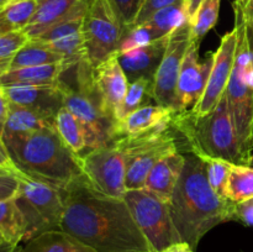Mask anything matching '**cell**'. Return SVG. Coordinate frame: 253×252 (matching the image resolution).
I'll use <instances>...</instances> for the list:
<instances>
[{
    "mask_svg": "<svg viewBox=\"0 0 253 252\" xmlns=\"http://www.w3.org/2000/svg\"><path fill=\"white\" fill-rule=\"evenodd\" d=\"M184 165L185 155L180 153L179 150L168 153L152 168L143 188L169 203Z\"/></svg>",
    "mask_w": 253,
    "mask_h": 252,
    "instance_id": "21",
    "label": "cell"
},
{
    "mask_svg": "<svg viewBox=\"0 0 253 252\" xmlns=\"http://www.w3.org/2000/svg\"><path fill=\"white\" fill-rule=\"evenodd\" d=\"M91 81L103 110L118 121L119 110L128 88V79L119 62L118 53L91 69Z\"/></svg>",
    "mask_w": 253,
    "mask_h": 252,
    "instance_id": "15",
    "label": "cell"
},
{
    "mask_svg": "<svg viewBox=\"0 0 253 252\" xmlns=\"http://www.w3.org/2000/svg\"><path fill=\"white\" fill-rule=\"evenodd\" d=\"M68 71L63 62L46 66L25 67L10 69L0 77V86L9 85H48L61 81L64 72Z\"/></svg>",
    "mask_w": 253,
    "mask_h": 252,
    "instance_id": "22",
    "label": "cell"
},
{
    "mask_svg": "<svg viewBox=\"0 0 253 252\" xmlns=\"http://www.w3.org/2000/svg\"><path fill=\"white\" fill-rule=\"evenodd\" d=\"M7 111H9V100H7L2 86H0V133H2L5 120H6Z\"/></svg>",
    "mask_w": 253,
    "mask_h": 252,
    "instance_id": "39",
    "label": "cell"
},
{
    "mask_svg": "<svg viewBox=\"0 0 253 252\" xmlns=\"http://www.w3.org/2000/svg\"><path fill=\"white\" fill-rule=\"evenodd\" d=\"M236 47L237 30L236 27H234V30L226 32L221 37L219 47L214 52V62L208 79L207 88L197 104L190 109L194 115L203 116L210 113L212 109H215L225 94L234 69Z\"/></svg>",
    "mask_w": 253,
    "mask_h": 252,
    "instance_id": "13",
    "label": "cell"
},
{
    "mask_svg": "<svg viewBox=\"0 0 253 252\" xmlns=\"http://www.w3.org/2000/svg\"><path fill=\"white\" fill-rule=\"evenodd\" d=\"M190 22L185 21L168 36L167 48L153 78V100L175 110V93L180 67L192 42Z\"/></svg>",
    "mask_w": 253,
    "mask_h": 252,
    "instance_id": "12",
    "label": "cell"
},
{
    "mask_svg": "<svg viewBox=\"0 0 253 252\" xmlns=\"http://www.w3.org/2000/svg\"><path fill=\"white\" fill-rule=\"evenodd\" d=\"M152 89L153 81H151V79L140 78L133 82H130L125 99H124L120 110H119L118 121L125 118L126 115H128L132 111L142 108V106L150 105V101L153 100Z\"/></svg>",
    "mask_w": 253,
    "mask_h": 252,
    "instance_id": "29",
    "label": "cell"
},
{
    "mask_svg": "<svg viewBox=\"0 0 253 252\" xmlns=\"http://www.w3.org/2000/svg\"><path fill=\"white\" fill-rule=\"evenodd\" d=\"M17 252H95L62 230H51L19 245Z\"/></svg>",
    "mask_w": 253,
    "mask_h": 252,
    "instance_id": "23",
    "label": "cell"
},
{
    "mask_svg": "<svg viewBox=\"0 0 253 252\" xmlns=\"http://www.w3.org/2000/svg\"><path fill=\"white\" fill-rule=\"evenodd\" d=\"M54 127L63 142L79 157L88 152L86 133L81 121L67 108H62L54 118Z\"/></svg>",
    "mask_w": 253,
    "mask_h": 252,
    "instance_id": "25",
    "label": "cell"
},
{
    "mask_svg": "<svg viewBox=\"0 0 253 252\" xmlns=\"http://www.w3.org/2000/svg\"><path fill=\"white\" fill-rule=\"evenodd\" d=\"M9 103L24 106L44 118L53 120L64 108L61 81L48 85H9L2 86Z\"/></svg>",
    "mask_w": 253,
    "mask_h": 252,
    "instance_id": "17",
    "label": "cell"
},
{
    "mask_svg": "<svg viewBox=\"0 0 253 252\" xmlns=\"http://www.w3.org/2000/svg\"><path fill=\"white\" fill-rule=\"evenodd\" d=\"M54 126V121L29 110L24 106L9 103V111H7L6 120L2 127L1 136L19 135V133H27L32 131L41 130V128Z\"/></svg>",
    "mask_w": 253,
    "mask_h": 252,
    "instance_id": "24",
    "label": "cell"
},
{
    "mask_svg": "<svg viewBox=\"0 0 253 252\" xmlns=\"http://www.w3.org/2000/svg\"><path fill=\"white\" fill-rule=\"evenodd\" d=\"M205 163V169H207L208 182L210 187L212 188L217 195H220L224 199L226 198V185L229 180L230 170L234 163L227 162L225 160L212 157H200Z\"/></svg>",
    "mask_w": 253,
    "mask_h": 252,
    "instance_id": "32",
    "label": "cell"
},
{
    "mask_svg": "<svg viewBox=\"0 0 253 252\" xmlns=\"http://www.w3.org/2000/svg\"><path fill=\"white\" fill-rule=\"evenodd\" d=\"M114 10L118 14L124 30H127L133 24L140 9L141 0H109Z\"/></svg>",
    "mask_w": 253,
    "mask_h": 252,
    "instance_id": "34",
    "label": "cell"
},
{
    "mask_svg": "<svg viewBox=\"0 0 253 252\" xmlns=\"http://www.w3.org/2000/svg\"><path fill=\"white\" fill-rule=\"evenodd\" d=\"M4 172H6V170H4V169H1V168H0V173H4ZM9 173V172H7Z\"/></svg>",
    "mask_w": 253,
    "mask_h": 252,
    "instance_id": "51",
    "label": "cell"
},
{
    "mask_svg": "<svg viewBox=\"0 0 253 252\" xmlns=\"http://www.w3.org/2000/svg\"><path fill=\"white\" fill-rule=\"evenodd\" d=\"M221 0H203L199 9L190 20V37L193 42L200 43L205 35L216 25Z\"/></svg>",
    "mask_w": 253,
    "mask_h": 252,
    "instance_id": "30",
    "label": "cell"
},
{
    "mask_svg": "<svg viewBox=\"0 0 253 252\" xmlns=\"http://www.w3.org/2000/svg\"><path fill=\"white\" fill-rule=\"evenodd\" d=\"M234 221H239L245 226H253V198L235 203Z\"/></svg>",
    "mask_w": 253,
    "mask_h": 252,
    "instance_id": "37",
    "label": "cell"
},
{
    "mask_svg": "<svg viewBox=\"0 0 253 252\" xmlns=\"http://www.w3.org/2000/svg\"><path fill=\"white\" fill-rule=\"evenodd\" d=\"M177 111L167 106L150 104L132 111L119 120L115 125L116 137H136L169 125Z\"/></svg>",
    "mask_w": 253,
    "mask_h": 252,
    "instance_id": "20",
    "label": "cell"
},
{
    "mask_svg": "<svg viewBox=\"0 0 253 252\" xmlns=\"http://www.w3.org/2000/svg\"><path fill=\"white\" fill-rule=\"evenodd\" d=\"M203 2V0H184V5H185V11H187V16L188 19L190 20L193 19V16L195 15L197 10L199 9L200 4Z\"/></svg>",
    "mask_w": 253,
    "mask_h": 252,
    "instance_id": "41",
    "label": "cell"
},
{
    "mask_svg": "<svg viewBox=\"0 0 253 252\" xmlns=\"http://www.w3.org/2000/svg\"><path fill=\"white\" fill-rule=\"evenodd\" d=\"M10 1H11V0H0V7L5 6V5H6L7 2H10Z\"/></svg>",
    "mask_w": 253,
    "mask_h": 252,
    "instance_id": "48",
    "label": "cell"
},
{
    "mask_svg": "<svg viewBox=\"0 0 253 252\" xmlns=\"http://www.w3.org/2000/svg\"><path fill=\"white\" fill-rule=\"evenodd\" d=\"M180 1H184V0H143L140 9H138L137 15H136L135 21H133V24L131 25L130 27L140 26V25L145 24V22L148 21V20H150L157 11ZM130 27H128V29H130Z\"/></svg>",
    "mask_w": 253,
    "mask_h": 252,
    "instance_id": "35",
    "label": "cell"
},
{
    "mask_svg": "<svg viewBox=\"0 0 253 252\" xmlns=\"http://www.w3.org/2000/svg\"><path fill=\"white\" fill-rule=\"evenodd\" d=\"M242 12H244L245 20H246L247 22H252L253 24V0H249L246 6L242 9Z\"/></svg>",
    "mask_w": 253,
    "mask_h": 252,
    "instance_id": "43",
    "label": "cell"
},
{
    "mask_svg": "<svg viewBox=\"0 0 253 252\" xmlns=\"http://www.w3.org/2000/svg\"><path fill=\"white\" fill-rule=\"evenodd\" d=\"M167 43L168 36L128 51L119 52V62L127 77L128 83L140 78L153 81L167 48Z\"/></svg>",
    "mask_w": 253,
    "mask_h": 252,
    "instance_id": "18",
    "label": "cell"
},
{
    "mask_svg": "<svg viewBox=\"0 0 253 252\" xmlns=\"http://www.w3.org/2000/svg\"><path fill=\"white\" fill-rule=\"evenodd\" d=\"M29 40L22 30L0 35V77L9 71L15 54Z\"/></svg>",
    "mask_w": 253,
    "mask_h": 252,
    "instance_id": "33",
    "label": "cell"
},
{
    "mask_svg": "<svg viewBox=\"0 0 253 252\" xmlns=\"http://www.w3.org/2000/svg\"><path fill=\"white\" fill-rule=\"evenodd\" d=\"M253 150V123H252V141H251V151Z\"/></svg>",
    "mask_w": 253,
    "mask_h": 252,
    "instance_id": "50",
    "label": "cell"
},
{
    "mask_svg": "<svg viewBox=\"0 0 253 252\" xmlns=\"http://www.w3.org/2000/svg\"><path fill=\"white\" fill-rule=\"evenodd\" d=\"M115 145L123 152L125 160L127 190L145 187L148 174L158 161L168 153L179 150L177 132L170 124L136 137L118 138Z\"/></svg>",
    "mask_w": 253,
    "mask_h": 252,
    "instance_id": "7",
    "label": "cell"
},
{
    "mask_svg": "<svg viewBox=\"0 0 253 252\" xmlns=\"http://www.w3.org/2000/svg\"><path fill=\"white\" fill-rule=\"evenodd\" d=\"M123 24L109 0H89L83 20L85 59L96 67L120 51Z\"/></svg>",
    "mask_w": 253,
    "mask_h": 252,
    "instance_id": "10",
    "label": "cell"
},
{
    "mask_svg": "<svg viewBox=\"0 0 253 252\" xmlns=\"http://www.w3.org/2000/svg\"><path fill=\"white\" fill-rule=\"evenodd\" d=\"M142 1H143V0H141V1H140V6H141V4H142Z\"/></svg>",
    "mask_w": 253,
    "mask_h": 252,
    "instance_id": "52",
    "label": "cell"
},
{
    "mask_svg": "<svg viewBox=\"0 0 253 252\" xmlns=\"http://www.w3.org/2000/svg\"><path fill=\"white\" fill-rule=\"evenodd\" d=\"M5 242H6V241H5V239H4V237H2V235L0 234V245L5 244Z\"/></svg>",
    "mask_w": 253,
    "mask_h": 252,
    "instance_id": "49",
    "label": "cell"
},
{
    "mask_svg": "<svg viewBox=\"0 0 253 252\" xmlns=\"http://www.w3.org/2000/svg\"><path fill=\"white\" fill-rule=\"evenodd\" d=\"M232 5L235 11V27L237 30V47L234 69L225 94L242 152L249 160L251 153L253 123V71L244 12L240 6Z\"/></svg>",
    "mask_w": 253,
    "mask_h": 252,
    "instance_id": "6",
    "label": "cell"
},
{
    "mask_svg": "<svg viewBox=\"0 0 253 252\" xmlns=\"http://www.w3.org/2000/svg\"><path fill=\"white\" fill-rule=\"evenodd\" d=\"M89 0H39L31 21L22 31L30 40L36 39L63 20L85 15Z\"/></svg>",
    "mask_w": 253,
    "mask_h": 252,
    "instance_id": "19",
    "label": "cell"
},
{
    "mask_svg": "<svg viewBox=\"0 0 253 252\" xmlns=\"http://www.w3.org/2000/svg\"><path fill=\"white\" fill-rule=\"evenodd\" d=\"M20 188L15 200L26 221V235L24 242L32 237L61 230L64 212V199L62 189L43 182L20 174Z\"/></svg>",
    "mask_w": 253,
    "mask_h": 252,
    "instance_id": "8",
    "label": "cell"
},
{
    "mask_svg": "<svg viewBox=\"0 0 253 252\" xmlns=\"http://www.w3.org/2000/svg\"><path fill=\"white\" fill-rule=\"evenodd\" d=\"M1 138L17 169L27 177L58 189L84 177L81 157L63 142L54 126Z\"/></svg>",
    "mask_w": 253,
    "mask_h": 252,
    "instance_id": "3",
    "label": "cell"
},
{
    "mask_svg": "<svg viewBox=\"0 0 253 252\" xmlns=\"http://www.w3.org/2000/svg\"><path fill=\"white\" fill-rule=\"evenodd\" d=\"M83 174L96 192L113 198H124L126 166L124 155L115 143L95 148L81 156Z\"/></svg>",
    "mask_w": 253,
    "mask_h": 252,
    "instance_id": "11",
    "label": "cell"
},
{
    "mask_svg": "<svg viewBox=\"0 0 253 252\" xmlns=\"http://www.w3.org/2000/svg\"><path fill=\"white\" fill-rule=\"evenodd\" d=\"M226 198L234 203L253 198V167L232 165L226 185Z\"/></svg>",
    "mask_w": 253,
    "mask_h": 252,
    "instance_id": "28",
    "label": "cell"
},
{
    "mask_svg": "<svg viewBox=\"0 0 253 252\" xmlns=\"http://www.w3.org/2000/svg\"><path fill=\"white\" fill-rule=\"evenodd\" d=\"M214 62V52L204 62H199V43L190 42L180 67L175 93V111L189 110L194 106L207 88L208 79Z\"/></svg>",
    "mask_w": 253,
    "mask_h": 252,
    "instance_id": "14",
    "label": "cell"
},
{
    "mask_svg": "<svg viewBox=\"0 0 253 252\" xmlns=\"http://www.w3.org/2000/svg\"><path fill=\"white\" fill-rule=\"evenodd\" d=\"M158 252H195V250L189 244H187V242L179 241L166 247V249L161 250Z\"/></svg>",
    "mask_w": 253,
    "mask_h": 252,
    "instance_id": "40",
    "label": "cell"
},
{
    "mask_svg": "<svg viewBox=\"0 0 253 252\" xmlns=\"http://www.w3.org/2000/svg\"><path fill=\"white\" fill-rule=\"evenodd\" d=\"M246 21V20H245ZM246 36H247V43H249V51L250 57H251V66L253 71V24L252 22L246 21Z\"/></svg>",
    "mask_w": 253,
    "mask_h": 252,
    "instance_id": "42",
    "label": "cell"
},
{
    "mask_svg": "<svg viewBox=\"0 0 253 252\" xmlns=\"http://www.w3.org/2000/svg\"><path fill=\"white\" fill-rule=\"evenodd\" d=\"M74 69L76 86H72L61 78L64 108L73 113L83 125L88 140V152L95 148L113 145L118 140L115 132L116 121L101 108L91 81L93 67L86 62V59H82L74 66Z\"/></svg>",
    "mask_w": 253,
    "mask_h": 252,
    "instance_id": "5",
    "label": "cell"
},
{
    "mask_svg": "<svg viewBox=\"0 0 253 252\" xmlns=\"http://www.w3.org/2000/svg\"><path fill=\"white\" fill-rule=\"evenodd\" d=\"M0 168L6 170V172L12 173V174H16V175L22 174V173L17 169L16 166H15V163L12 162L11 158H10L6 147H5L4 142H2L1 136H0Z\"/></svg>",
    "mask_w": 253,
    "mask_h": 252,
    "instance_id": "38",
    "label": "cell"
},
{
    "mask_svg": "<svg viewBox=\"0 0 253 252\" xmlns=\"http://www.w3.org/2000/svg\"><path fill=\"white\" fill-rule=\"evenodd\" d=\"M0 234L7 244L21 245L26 235V221L15 198L0 202Z\"/></svg>",
    "mask_w": 253,
    "mask_h": 252,
    "instance_id": "26",
    "label": "cell"
},
{
    "mask_svg": "<svg viewBox=\"0 0 253 252\" xmlns=\"http://www.w3.org/2000/svg\"><path fill=\"white\" fill-rule=\"evenodd\" d=\"M169 209L182 241L195 250L210 230L222 222L234 221L235 203L212 190L204 161L189 152L185 155L184 168L169 200Z\"/></svg>",
    "mask_w": 253,
    "mask_h": 252,
    "instance_id": "2",
    "label": "cell"
},
{
    "mask_svg": "<svg viewBox=\"0 0 253 252\" xmlns=\"http://www.w3.org/2000/svg\"><path fill=\"white\" fill-rule=\"evenodd\" d=\"M17 249H19V246H16V245L7 244V242L0 245V252H17Z\"/></svg>",
    "mask_w": 253,
    "mask_h": 252,
    "instance_id": "44",
    "label": "cell"
},
{
    "mask_svg": "<svg viewBox=\"0 0 253 252\" xmlns=\"http://www.w3.org/2000/svg\"><path fill=\"white\" fill-rule=\"evenodd\" d=\"M61 62H63V58L53 49L46 46L43 42H40L37 40H29L15 54L10 69L46 66V64L61 63Z\"/></svg>",
    "mask_w": 253,
    "mask_h": 252,
    "instance_id": "27",
    "label": "cell"
},
{
    "mask_svg": "<svg viewBox=\"0 0 253 252\" xmlns=\"http://www.w3.org/2000/svg\"><path fill=\"white\" fill-rule=\"evenodd\" d=\"M83 20L84 15L63 20L32 40L43 42L46 46L53 49L63 58L67 69H71L82 59H85Z\"/></svg>",
    "mask_w": 253,
    "mask_h": 252,
    "instance_id": "16",
    "label": "cell"
},
{
    "mask_svg": "<svg viewBox=\"0 0 253 252\" xmlns=\"http://www.w3.org/2000/svg\"><path fill=\"white\" fill-rule=\"evenodd\" d=\"M170 125L184 138L189 152L198 157L220 158L234 165L247 166V158L242 152L235 130L226 94L210 113L198 116L190 109L179 111L174 114Z\"/></svg>",
    "mask_w": 253,
    "mask_h": 252,
    "instance_id": "4",
    "label": "cell"
},
{
    "mask_svg": "<svg viewBox=\"0 0 253 252\" xmlns=\"http://www.w3.org/2000/svg\"><path fill=\"white\" fill-rule=\"evenodd\" d=\"M133 220L150 244L152 252H158L182 241L173 222L169 203L161 199L146 188L127 190L124 195Z\"/></svg>",
    "mask_w": 253,
    "mask_h": 252,
    "instance_id": "9",
    "label": "cell"
},
{
    "mask_svg": "<svg viewBox=\"0 0 253 252\" xmlns=\"http://www.w3.org/2000/svg\"><path fill=\"white\" fill-rule=\"evenodd\" d=\"M19 188V175L7 172L0 173V202L16 197Z\"/></svg>",
    "mask_w": 253,
    "mask_h": 252,
    "instance_id": "36",
    "label": "cell"
},
{
    "mask_svg": "<svg viewBox=\"0 0 253 252\" xmlns=\"http://www.w3.org/2000/svg\"><path fill=\"white\" fill-rule=\"evenodd\" d=\"M247 2H249V0H235L234 4H235V5H237V6H240V7H242V9H244V7L246 6Z\"/></svg>",
    "mask_w": 253,
    "mask_h": 252,
    "instance_id": "46",
    "label": "cell"
},
{
    "mask_svg": "<svg viewBox=\"0 0 253 252\" xmlns=\"http://www.w3.org/2000/svg\"><path fill=\"white\" fill-rule=\"evenodd\" d=\"M61 230L95 252H152L124 198L96 192L85 177L62 189Z\"/></svg>",
    "mask_w": 253,
    "mask_h": 252,
    "instance_id": "1",
    "label": "cell"
},
{
    "mask_svg": "<svg viewBox=\"0 0 253 252\" xmlns=\"http://www.w3.org/2000/svg\"><path fill=\"white\" fill-rule=\"evenodd\" d=\"M39 6V0H11L0 9V16L11 31L24 30Z\"/></svg>",
    "mask_w": 253,
    "mask_h": 252,
    "instance_id": "31",
    "label": "cell"
},
{
    "mask_svg": "<svg viewBox=\"0 0 253 252\" xmlns=\"http://www.w3.org/2000/svg\"><path fill=\"white\" fill-rule=\"evenodd\" d=\"M0 136H1V133H0Z\"/></svg>",
    "mask_w": 253,
    "mask_h": 252,
    "instance_id": "53",
    "label": "cell"
},
{
    "mask_svg": "<svg viewBox=\"0 0 253 252\" xmlns=\"http://www.w3.org/2000/svg\"><path fill=\"white\" fill-rule=\"evenodd\" d=\"M247 166H251V167H253V150L251 151V153H250L249 160H247Z\"/></svg>",
    "mask_w": 253,
    "mask_h": 252,
    "instance_id": "47",
    "label": "cell"
},
{
    "mask_svg": "<svg viewBox=\"0 0 253 252\" xmlns=\"http://www.w3.org/2000/svg\"><path fill=\"white\" fill-rule=\"evenodd\" d=\"M0 9H1V7H0ZM10 31H11V30L9 29V26L5 24L4 20H2L1 16H0V35L5 34V32H10Z\"/></svg>",
    "mask_w": 253,
    "mask_h": 252,
    "instance_id": "45",
    "label": "cell"
}]
</instances>
